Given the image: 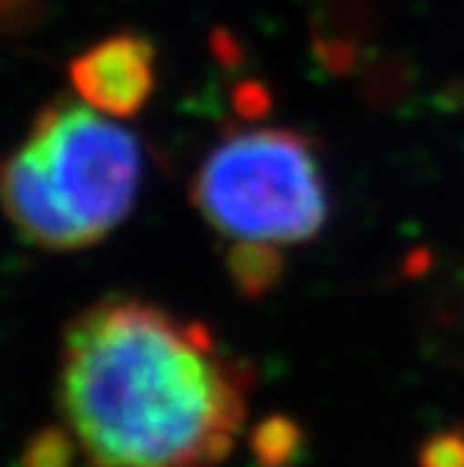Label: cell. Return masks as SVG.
Returning <instances> with one entry per match:
<instances>
[{"label":"cell","mask_w":464,"mask_h":467,"mask_svg":"<svg viewBox=\"0 0 464 467\" xmlns=\"http://www.w3.org/2000/svg\"><path fill=\"white\" fill-rule=\"evenodd\" d=\"M78 451L67 431H48L31 442L26 453V467H76Z\"/></svg>","instance_id":"obj_5"},{"label":"cell","mask_w":464,"mask_h":467,"mask_svg":"<svg viewBox=\"0 0 464 467\" xmlns=\"http://www.w3.org/2000/svg\"><path fill=\"white\" fill-rule=\"evenodd\" d=\"M419 467H464V431L434 437L419 453Z\"/></svg>","instance_id":"obj_6"},{"label":"cell","mask_w":464,"mask_h":467,"mask_svg":"<svg viewBox=\"0 0 464 467\" xmlns=\"http://www.w3.org/2000/svg\"><path fill=\"white\" fill-rule=\"evenodd\" d=\"M57 400L81 467H222L246 431L252 372L207 325L112 294L67 322Z\"/></svg>","instance_id":"obj_1"},{"label":"cell","mask_w":464,"mask_h":467,"mask_svg":"<svg viewBox=\"0 0 464 467\" xmlns=\"http://www.w3.org/2000/svg\"><path fill=\"white\" fill-rule=\"evenodd\" d=\"M157 54L140 34H112L70 59L67 76L78 101L109 115H138L154 93Z\"/></svg>","instance_id":"obj_4"},{"label":"cell","mask_w":464,"mask_h":467,"mask_svg":"<svg viewBox=\"0 0 464 467\" xmlns=\"http://www.w3.org/2000/svg\"><path fill=\"white\" fill-rule=\"evenodd\" d=\"M191 199L227 249L285 252L316 238L330 210L314 143L274 126L222 140L199 165Z\"/></svg>","instance_id":"obj_3"},{"label":"cell","mask_w":464,"mask_h":467,"mask_svg":"<svg viewBox=\"0 0 464 467\" xmlns=\"http://www.w3.org/2000/svg\"><path fill=\"white\" fill-rule=\"evenodd\" d=\"M140 180L143 151L118 118L78 99H57L0 160V210L28 244L76 252L123 224Z\"/></svg>","instance_id":"obj_2"}]
</instances>
